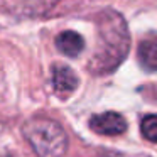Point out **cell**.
Here are the masks:
<instances>
[{"instance_id": "1", "label": "cell", "mask_w": 157, "mask_h": 157, "mask_svg": "<svg viewBox=\"0 0 157 157\" xmlns=\"http://www.w3.org/2000/svg\"><path fill=\"white\" fill-rule=\"evenodd\" d=\"M98 49L90 61L93 73H112L125 59L130 48V34L123 17L118 12L103 10L98 15Z\"/></svg>"}, {"instance_id": "2", "label": "cell", "mask_w": 157, "mask_h": 157, "mask_svg": "<svg viewBox=\"0 0 157 157\" xmlns=\"http://www.w3.org/2000/svg\"><path fill=\"white\" fill-rule=\"evenodd\" d=\"M22 133L39 157H63L68 149V135L58 122L46 117L29 118Z\"/></svg>"}, {"instance_id": "3", "label": "cell", "mask_w": 157, "mask_h": 157, "mask_svg": "<svg viewBox=\"0 0 157 157\" xmlns=\"http://www.w3.org/2000/svg\"><path fill=\"white\" fill-rule=\"evenodd\" d=\"M90 128L100 135H122L127 130V122L120 113L117 112H105L100 115H93L90 118Z\"/></svg>"}, {"instance_id": "4", "label": "cell", "mask_w": 157, "mask_h": 157, "mask_svg": "<svg viewBox=\"0 0 157 157\" xmlns=\"http://www.w3.org/2000/svg\"><path fill=\"white\" fill-rule=\"evenodd\" d=\"M76 86H78V76L71 68L64 64H56L52 68V88L58 95H69L76 90Z\"/></svg>"}, {"instance_id": "5", "label": "cell", "mask_w": 157, "mask_h": 157, "mask_svg": "<svg viewBox=\"0 0 157 157\" xmlns=\"http://www.w3.org/2000/svg\"><path fill=\"white\" fill-rule=\"evenodd\" d=\"M56 48L69 58H78L85 49V39L75 31H64L56 37Z\"/></svg>"}, {"instance_id": "6", "label": "cell", "mask_w": 157, "mask_h": 157, "mask_svg": "<svg viewBox=\"0 0 157 157\" xmlns=\"http://www.w3.org/2000/svg\"><path fill=\"white\" fill-rule=\"evenodd\" d=\"M137 56L145 71H157V36H149L144 41H140Z\"/></svg>"}, {"instance_id": "7", "label": "cell", "mask_w": 157, "mask_h": 157, "mask_svg": "<svg viewBox=\"0 0 157 157\" xmlns=\"http://www.w3.org/2000/svg\"><path fill=\"white\" fill-rule=\"evenodd\" d=\"M140 132L147 140L157 144V115H145L140 122Z\"/></svg>"}]
</instances>
